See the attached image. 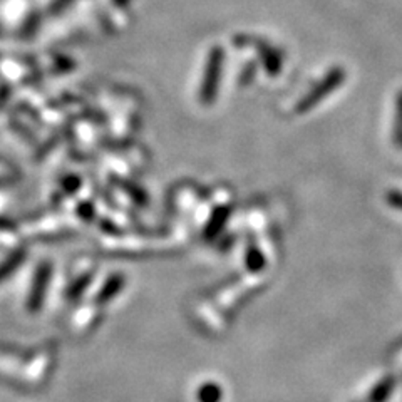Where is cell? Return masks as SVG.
Returning a JSON list of instances; mask_svg holds the SVG:
<instances>
[{
	"label": "cell",
	"instance_id": "7a4b0ae2",
	"mask_svg": "<svg viewBox=\"0 0 402 402\" xmlns=\"http://www.w3.org/2000/svg\"><path fill=\"white\" fill-rule=\"evenodd\" d=\"M342 81H344V73H342L340 69L332 71V73H330L329 76L321 82V84L315 86V88L312 89V91L307 94L302 101H300L299 109H297V111L299 112L309 111V109L315 106V104H318L322 99H325V97L329 96V92H332L334 89L339 88Z\"/></svg>",
	"mask_w": 402,
	"mask_h": 402
},
{
	"label": "cell",
	"instance_id": "6da1fadb",
	"mask_svg": "<svg viewBox=\"0 0 402 402\" xmlns=\"http://www.w3.org/2000/svg\"><path fill=\"white\" fill-rule=\"evenodd\" d=\"M221 64H223V52H221V49H213L208 58V64H206L205 79H203V86L200 89V97L205 104H210L216 97L221 76Z\"/></svg>",
	"mask_w": 402,
	"mask_h": 402
}]
</instances>
